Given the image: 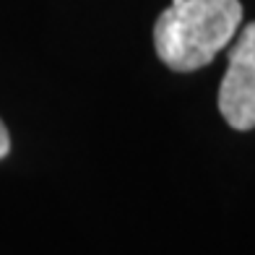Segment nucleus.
Segmentation results:
<instances>
[{
    "label": "nucleus",
    "mask_w": 255,
    "mask_h": 255,
    "mask_svg": "<svg viewBox=\"0 0 255 255\" xmlns=\"http://www.w3.org/2000/svg\"><path fill=\"white\" fill-rule=\"evenodd\" d=\"M8 151H10V135H8V130H5L3 120H0V159L8 156Z\"/></svg>",
    "instance_id": "7ed1b4c3"
},
{
    "label": "nucleus",
    "mask_w": 255,
    "mask_h": 255,
    "mask_svg": "<svg viewBox=\"0 0 255 255\" xmlns=\"http://www.w3.org/2000/svg\"><path fill=\"white\" fill-rule=\"evenodd\" d=\"M219 112L235 130L255 128V21L240 31L219 89Z\"/></svg>",
    "instance_id": "f03ea898"
},
{
    "label": "nucleus",
    "mask_w": 255,
    "mask_h": 255,
    "mask_svg": "<svg viewBox=\"0 0 255 255\" xmlns=\"http://www.w3.org/2000/svg\"><path fill=\"white\" fill-rule=\"evenodd\" d=\"M240 0H172L154 26V47L161 63L177 73L206 68L237 37Z\"/></svg>",
    "instance_id": "f257e3e1"
}]
</instances>
